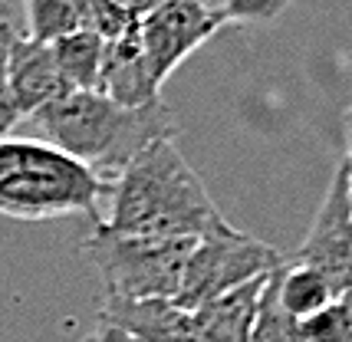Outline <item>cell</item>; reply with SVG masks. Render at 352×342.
<instances>
[{
  "mask_svg": "<svg viewBox=\"0 0 352 342\" xmlns=\"http://www.w3.org/2000/svg\"><path fill=\"white\" fill-rule=\"evenodd\" d=\"M195 240H162L132 237L96 224L92 237L82 244L86 260L102 277L106 296L125 299H175L182 290L184 264Z\"/></svg>",
  "mask_w": 352,
  "mask_h": 342,
  "instance_id": "4",
  "label": "cell"
},
{
  "mask_svg": "<svg viewBox=\"0 0 352 342\" xmlns=\"http://www.w3.org/2000/svg\"><path fill=\"white\" fill-rule=\"evenodd\" d=\"M158 79L148 69V60L142 53V36L138 23L132 30H125L116 40H106L102 53V69H99V86L96 93L109 95L112 102H119L125 109H138L158 99Z\"/></svg>",
  "mask_w": 352,
  "mask_h": 342,
  "instance_id": "9",
  "label": "cell"
},
{
  "mask_svg": "<svg viewBox=\"0 0 352 342\" xmlns=\"http://www.w3.org/2000/svg\"><path fill=\"white\" fill-rule=\"evenodd\" d=\"M250 342H303V323L290 316L280 303V266L263 280Z\"/></svg>",
  "mask_w": 352,
  "mask_h": 342,
  "instance_id": "14",
  "label": "cell"
},
{
  "mask_svg": "<svg viewBox=\"0 0 352 342\" xmlns=\"http://www.w3.org/2000/svg\"><path fill=\"white\" fill-rule=\"evenodd\" d=\"M27 122L40 141L82 161L102 181H116L122 168L158 139H175V119L162 99L125 109L102 93H69L33 112Z\"/></svg>",
  "mask_w": 352,
  "mask_h": 342,
  "instance_id": "2",
  "label": "cell"
},
{
  "mask_svg": "<svg viewBox=\"0 0 352 342\" xmlns=\"http://www.w3.org/2000/svg\"><path fill=\"white\" fill-rule=\"evenodd\" d=\"M336 296L329 290V283L322 280L316 270L303 264H287L280 266V303L283 310L296 316V319H309L313 312L326 310Z\"/></svg>",
  "mask_w": 352,
  "mask_h": 342,
  "instance_id": "13",
  "label": "cell"
},
{
  "mask_svg": "<svg viewBox=\"0 0 352 342\" xmlns=\"http://www.w3.org/2000/svg\"><path fill=\"white\" fill-rule=\"evenodd\" d=\"M109 214L99 224L116 233L198 240L224 224L201 174L171 139L152 141L112 181Z\"/></svg>",
  "mask_w": 352,
  "mask_h": 342,
  "instance_id": "1",
  "label": "cell"
},
{
  "mask_svg": "<svg viewBox=\"0 0 352 342\" xmlns=\"http://www.w3.org/2000/svg\"><path fill=\"white\" fill-rule=\"evenodd\" d=\"M346 161L352 165V109L346 115Z\"/></svg>",
  "mask_w": 352,
  "mask_h": 342,
  "instance_id": "22",
  "label": "cell"
},
{
  "mask_svg": "<svg viewBox=\"0 0 352 342\" xmlns=\"http://www.w3.org/2000/svg\"><path fill=\"white\" fill-rule=\"evenodd\" d=\"M27 7V36L40 43H56L82 27V10L73 0H23Z\"/></svg>",
  "mask_w": 352,
  "mask_h": 342,
  "instance_id": "15",
  "label": "cell"
},
{
  "mask_svg": "<svg viewBox=\"0 0 352 342\" xmlns=\"http://www.w3.org/2000/svg\"><path fill=\"white\" fill-rule=\"evenodd\" d=\"M16 27L0 20V139H7V132L16 128L23 122V115L16 109V99H14V89H10V76H7V56H10V47L16 40Z\"/></svg>",
  "mask_w": 352,
  "mask_h": 342,
  "instance_id": "16",
  "label": "cell"
},
{
  "mask_svg": "<svg viewBox=\"0 0 352 342\" xmlns=\"http://www.w3.org/2000/svg\"><path fill=\"white\" fill-rule=\"evenodd\" d=\"M119 3H122V7H125V10H129L132 16H138V20H142V16L148 14V10H155V7H158L162 0H119Z\"/></svg>",
  "mask_w": 352,
  "mask_h": 342,
  "instance_id": "20",
  "label": "cell"
},
{
  "mask_svg": "<svg viewBox=\"0 0 352 342\" xmlns=\"http://www.w3.org/2000/svg\"><path fill=\"white\" fill-rule=\"evenodd\" d=\"M300 323H303V342H346V319H342L339 299Z\"/></svg>",
  "mask_w": 352,
  "mask_h": 342,
  "instance_id": "17",
  "label": "cell"
},
{
  "mask_svg": "<svg viewBox=\"0 0 352 342\" xmlns=\"http://www.w3.org/2000/svg\"><path fill=\"white\" fill-rule=\"evenodd\" d=\"M349 165V161H346ZM346 198H349V211H352V165H349V181H346Z\"/></svg>",
  "mask_w": 352,
  "mask_h": 342,
  "instance_id": "24",
  "label": "cell"
},
{
  "mask_svg": "<svg viewBox=\"0 0 352 342\" xmlns=\"http://www.w3.org/2000/svg\"><path fill=\"white\" fill-rule=\"evenodd\" d=\"M346 181H349V165H339L336 178L309 224V233L296 250V264L316 270L329 283L336 299L352 290V211L346 198Z\"/></svg>",
  "mask_w": 352,
  "mask_h": 342,
  "instance_id": "7",
  "label": "cell"
},
{
  "mask_svg": "<svg viewBox=\"0 0 352 342\" xmlns=\"http://www.w3.org/2000/svg\"><path fill=\"white\" fill-rule=\"evenodd\" d=\"M73 3H76L79 10H82V27H86V3H89V0H73Z\"/></svg>",
  "mask_w": 352,
  "mask_h": 342,
  "instance_id": "25",
  "label": "cell"
},
{
  "mask_svg": "<svg viewBox=\"0 0 352 342\" xmlns=\"http://www.w3.org/2000/svg\"><path fill=\"white\" fill-rule=\"evenodd\" d=\"M228 23L224 14L204 10L198 0H162L155 10L138 20L142 53L148 60L158 86L182 66L198 47H204L221 27Z\"/></svg>",
  "mask_w": 352,
  "mask_h": 342,
  "instance_id": "6",
  "label": "cell"
},
{
  "mask_svg": "<svg viewBox=\"0 0 352 342\" xmlns=\"http://www.w3.org/2000/svg\"><path fill=\"white\" fill-rule=\"evenodd\" d=\"M82 342H138V339H132V336L122 332L119 326H112V323H102V319H99V326L92 329V332H86Z\"/></svg>",
  "mask_w": 352,
  "mask_h": 342,
  "instance_id": "19",
  "label": "cell"
},
{
  "mask_svg": "<svg viewBox=\"0 0 352 342\" xmlns=\"http://www.w3.org/2000/svg\"><path fill=\"white\" fill-rule=\"evenodd\" d=\"M267 277L244 283L191 312L198 342H250V329H254V316H257V303H261Z\"/></svg>",
  "mask_w": 352,
  "mask_h": 342,
  "instance_id": "11",
  "label": "cell"
},
{
  "mask_svg": "<svg viewBox=\"0 0 352 342\" xmlns=\"http://www.w3.org/2000/svg\"><path fill=\"white\" fill-rule=\"evenodd\" d=\"M112 185L40 139H0V214L50 220L92 214L102 220Z\"/></svg>",
  "mask_w": 352,
  "mask_h": 342,
  "instance_id": "3",
  "label": "cell"
},
{
  "mask_svg": "<svg viewBox=\"0 0 352 342\" xmlns=\"http://www.w3.org/2000/svg\"><path fill=\"white\" fill-rule=\"evenodd\" d=\"M204 10H214V14H224V7H228V0H198Z\"/></svg>",
  "mask_w": 352,
  "mask_h": 342,
  "instance_id": "23",
  "label": "cell"
},
{
  "mask_svg": "<svg viewBox=\"0 0 352 342\" xmlns=\"http://www.w3.org/2000/svg\"><path fill=\"white\" fill-rule=\"evenodd\" d=\"M99 319L119 326L138 342H198L191 312L182 310L175 299L106 296Z\"/></svg>",
  "mask_w": 352,
  "mask_h": 342,
  "instance_id": "10",
  "label": "cell"
},
{
  "mask_svg": "<svg viewBox=\"0 0 352 342\" xmlns=\"http://www.w3.org/2000/svg\"><path fill=\"white\" fill-rule=\"evenodd\" d=\"M339 306H342V319H346V342H352V290L339 296Z\"/></svg>",
  "mask_w": 352,
  "mask_h": 342,
  "instance_id": "21",
  "label": "cell"
},
{
  "mask_svg": "<svg viewBox=\"0 0 352 342\" xmlns=\"http://www.w3.org/2000/svg\"><path fill=\"white\" fill-rule=\"evenodd\" d=\"M53 47L56 66H60L63 79L69 82L73 93H96L99 86V69H102V53H106V40L92 30H76L63 36Z\"/></svg>",
  "mask_w": 352,
  "mask_h": 342,
  "instance_id": "12",
  "label": "cell"
},
{
  "mask_svg": "<svg viewBox=\"0 0 352 342\" xmlns=\"http://www.w3.org/2000/svg\"><path fill=\"white\" fill-rule=\"evenodd\" d=\"M7 76H10V89H14L16 109L23 119H30L33 112L73 93L56 66L53 47L30 40L27 33H16L10 56H7Z\"/></svg>",
  "mask_w": 352,
  "mask_h": 342,
  "instance_id": "8",
  "label": "cell"
},
{
  "mask_svg": "<svg viewBox=\"0 0 352 342\" xmlns=\"http://www.w3.org/2000/svg\"><path fill=\"white\" fill-rule=\"evenodd\" d=\"M283 264H287V257L276 247L263 244L254 233L237 231L234 224L224 220L221 227L195 240L175 303L182 310L195 312L204 303H211L250 280H261Z\"/></svg>",
  "mask_w": 352,
  "mask_h": 342,
  "instance_id": "5",
  "label": "cell"
},
{
  "mask_svg": "<svg viewBox=\"0 0 352 342\" xmlns=\"http://www.w3.org/2000/svg\"><path fill=\"white\" fill-rule=\"evenodd\" d=\"M293 0H228L224 16L230 20H241V23H270L290 7Z\"/></svg>",
  "mask_w": 352,
  "mask_h": 342,
  "instance_id": "18",
  "label": "cell"
}]
</instances>
